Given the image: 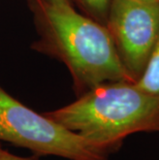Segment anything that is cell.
<instances>
[{
    "label": "cell",
    "mask_w": 159,
    "mask_h": 160,
    "mask_svg": "<svg viewBox=\"0 0 159 160\" xmlns=\"http://www.w3.org/2000/svg\"><path fill=\"white\" fill-rule=\"evenodd\" d=\"M28 2L38 33L32 48L65 64L77 96L107 82L132 81L104 24L79 12L72 3Z\"/></svg>",
    "instance_id": "1"
},
{
    "label": "cell",
    "mask_w": 159,
    "mask_h": 160,
    "mask_svg": "<svg viewBox=\"0 0 159 160\" xmlns=\"http://www.w3.org/2000/svg\"><path fill=\"white\" fill-rule=\"evenodd\" d=\"M46 115L112 153L131 134L159 132V99L133 81L98 85L73 102Z\"/></svg>",
    "instance_id": "2"
},
{
    "label": "cell",
    "mask_w": 159,
    "mask_h": 160,
    "mask_svg": "<svg viewBox=\"0 0 159 160\" xmlns=\"http://www.w3.org/2000/svg\"><path fill=\"white\" fill-rule=\"evenodd\" d=\"M0 141L37 155L70 160H109L111 151L87 141L46 114L36 113L0 86Z\"/></svg>",
    "instance_id": "3"
},
{
    "label": "cell",
    "mask_w": 159,
    "mask_h": 160,
    "mask_svg": "<svg viewBox=\"0 0 159 160\" xmlns=\"http://www.w3.org/2000/svg\"><path fill=\"white\" fill-rule=\"evenodd\" d=\"M106 26L121 63L135 82L159 38V2L113 0Z\"/></svg>",
    "instance_id": "4"
},
{
    "label": "cell",
    "mask_w": 159,
    "mask_h": 160,
    "mask_svg": "<svg viewBox=\"0 0 159 160\" xmlns=\"http://www.w3.org/2000/svg\"><path fill=\"white\" fill-rule=\"evenodd\" d=\"M134 83L147 94L159 99V38L143 71Z\"/></svg>",
    "instance_id": "5"
},
{
    "label": "cell",
    "mask_w": 159,
    "mask_h": 160,
    "mask_svg": "<svg viewBox=\"0 0 159 160\" xmlns=\"http://www.w3.org/2000/svg\"><path fill=\"white\" fill-rule=\"evenodd\" d=\"M76 3L84 15L106 25L113 0H70Z\"/></svg>",
    "instance_id": "6"
},
{
    "label": "cell",
    "mask_w": 159,
    "mask_h": 160,
    "mask_svg": "<svg viewBox=\"0 0 159 160\" xmlns=\"http://www.w3.org/2000/svg\"><path fill=\"white\" fill-rule=\"evenodd\" d=\"M0 160H32V159L15 155L11 152L6 151V150H4L0 146Z\"/></svg>",
    "instance_id": "7"
},
{
    "label": "cell",
    "mask_w": 159,
    "mask_h": 160,
    "mask_svg": "<svg viewBox=\"0 0 159 160\" xmlns=\"http://www.w3.org/2000/svg\"><path fill=\"white\" fill-rule=\"evenodd\" d=\"M50 1L57 2V3H72L70 0H50Z\"/></svg>",
    "instance_id": "8"
},
{
    "label": "cell",
    "mask_w": 159,
    "mask_h": 160,
    "mask_svg": "<svg viewBox=\"0 0 159 160\" xmlns=\"http://www.w3.org/2000/svg\"><path fill=\"white\" fill-rule=\"evenodd\" d=\"M137 1H142V2H159V0H137Z\"/></svg>",
    "instance_id": "9"
}]
</instances>
